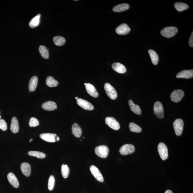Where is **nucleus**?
Masks as SVG:
<instances>
[{
	"instance_id": "nucleus-18",
	"label": "nucleus",
	"mask_w": 193,
	"mask_h": 193,
	"mask_svg": "<svg viewBox=\"0 0 193 193\" xmlns=\"http://www.w3.org/2000/svg\"><path fill=\"white\" fill-rule=\"evenodd\" d=\"M112 67L114 71L122 74L125 73L127 71L125 66L119 63H114L112 64Z\"/></svg>"
},
{
	"instance_id": "nucleus-34",
	"label": "nucleus",
	"mask_w": 193,
	"mask_h": 193,
	"mask_svg": "<svg viewBox=\"0 0 193 193\" xmlns=\"http://www.w3.org/2000/svg\"><path fill=\"white\" fill-rule=\"evenodd\" d=\"M55 180L54 176L51 175L49 177L48 182V189L50 191L52 190L55 185Z\"/></svg>"
},
{
	"instance_id": "nucleus-22",
	"label": "nucleus",
	"mask_w": 193,
	"mask_h": 193,
	"mask_svg": "<svg viewBox=\"0 0 193 193\" xmlns=\"http://www.w3.org/2000/svg\"><path fill=\"white\" fill-rule=\"evenodd\" d=\"M128 103L130 110H131L132 112H133L134 113L138 114V115H141V110L140 107L138 105L135 104L131 100H130L129 101Z\"/></svg>"
},
{
	"instance_id": "nucleus-21",
	"label": "nucleus",
	"mask_w": 193,
	"mask_h": 193,
	"mask_svg": "<svg viewBox=\"0 0 193 193\" xmlns=\"http://www.w3.org/2000/svg\"><path fill=\"white\" fill-rule=\"evenodd\" d=\"M38 83V78L37 76H33L30 79L28 86L30 92H33L35 91Z\"/></svg>"
},
{
	"instance_id": "nucleus-14",
	"label": "nucleus",
	"mask_w": 193,
	"mask_h": 193,
	"mask_svg": "<svg viewBox=\"0 0 193 193\" xmlns=\"http://www.w3.org/2000/svg\"><path fill=\"white\" fill-rule=\"evenodd\" d=\"M193 77V70H185L180 71L176 75L177 78L189 79Z\"/></svg>"
},
{
	"instance_id": "nucleus-30",
	"label": "nucleus",
	"mask_w": 193,
	"mask_h": 193,
	"mask_svg": "<svg viewBox=\"0 0 193 193\" xmlns=\"http://www.w3.org/2000/svg\"><path fill=\"white\" fill-rule=\"evenodd\" d=\"M54 43L57 46H63L66 43L65 39L64 37L57 36L53 38Z\"/></svg>"
},
{
	"instance_id": "nucleus-10",
	"label": "nucleus",
	"mask_w": 193,
	"mask_h": 193,
	"mask_svg": "<svg viewBox=\"0 0 193 193\" xmlns=\"http://www.w3.org/2000/svg\"><path fill=\"white\" fill-rule=\"evenodd\" d=\"M90 170L91 173L96 179L100 182H103L104 178L102 175L98 168L94 165L91 166Z\"/></svg>"
},
{
	"instance_id": "nucleus-11",
	"label": "nucleus",
	"mask_w": 193,
	"mask_h": 193,
	"mask_svg": "<svg viewBox=\"0 0 193 193\" xmlns=\"http://www.w3.org/2000/svg\"><path fill=\"white\" fill-rule=\"evenodd\" d=\"M130 29L128 25L123 23L120 25L116 29V32L117 33L121 35H126L130 33Z\"/></svg>"
},
{
	"instance_id": "nucleus-38",
	"label": "nucleus",
	"mask_w": 193,
	"mask_h": 193,
	"mask_svg": "<svg viewBox=\"0 0 193 193\" xmlns=\"http://www.w3.org/2000/svg\"><path fill=\"white\" fill-rule=\"evenodd\" d=\"M164 193H173L172 191L170 190H167Z\"/></svg>"
},
{
	"instance_id": "nucleus-40",
	"label": "nucleus",
	"mask_w": 193,
	"mask_h": 193,
	"mask_svg": "<svg viewBox=\"0 0 193 193\" xmlns=\"http://www.w3.org/2000/svg\"><path fill=\"white\" fill-rule=\"evenodd\" d=\"M78 99V98L77 97V96H76V98H75V99H76L77 100Z\"/></svg>"
},
{
	"instance_id": "nucleus-36",
	"label": "nucleus",
	"mask_w": 193,
	"mask_h": 193,
	"mask_svg": "<svg viewBox=\"0 0 193 193\" xmlns=\"http://www.w3.org/2000/svg\"><path fill=\"white\" fill-rule=\"evenodd\" d=\"M8 128L7 124L4 120L3 119H0V129L3 131H5Z\"/></svg>"
},
{
	"instance_id": "nucleus-5",
	"label": "nucleus",
	"mask_w": 193,
	"mask_h": 193,
	"mask_svg": "<svg viewBox=\"0 0 193 193\" xmlns=\"http://www.w3.org/2000/svg\"><path fill=\"white\" fill-rule=\"evenodd\" d=\"M153 110L155 115L159 119H162L164 117V107L160 102H155L154 105Z\"/></svg>"
},
{
	"instance_id": "nucleus-12",
	"label": "nucleus",
	"mask_w": 193,
	"mask_h": 193,
	"mask_svg": "<svg viewBox=\"0 0 193 193\" xmlns=\"http://www.w3.org/2000/svg\"><path fill=\"white\" fill-rule=\"evenodd\" d=\"M77 102L80 106L85 110H90L94 109V107L92 104L86 100L82 99V98H78L77 100Z\"/></svg>"
},
{
	"instance_id": "nucleus-41",
	"label": "nucleus",
	"mask_w": 193,
	"mask_h": 193,
	"mask_svg": "<svg viewBox=\"0 0 193 193\" xmlns=\"http://www.w3.org/2000/svg\"><path fill=\"white\" fill-rule=\"evenodd\" d=\"M32 140H33V139H30L29 142H31V141H32Z\"/></svg>"
},
{
	"instance_id": "nucleus-9",
	"label": "nucleus",
	"mask_w": 193,
	"mask_h": 193,
	"mask_svg": "<svg viewBox=\"0 0 193 193\" xmlns=\"http://www.w3.org/2000/svg\"><path fill=\"white\" fill-rule=\"evenodd\" d=\"M135 151V147L131 144H125L120 148L119 151L121 154L126 155L133 153Z\"/></svg>"
},
{
	"instance_id": "nucleus-1",
	"label": "nucleus",
	"mask_w": 193,
	"mask_h": 193,
	"mask_svg": "<svg viewBox=\"0 0 193 193\" xmlns=\"http://www.w3.org/2000/svg\"><path fill=\"white\" fill-rule=\"evenodd\" d=\"M178 29L175 27H168L164 28L161 31V34L164 37L170 38L174 36L178 32Z\"/></svg>"
},
{
	"instance_id": "nucleus-29",
	"label": "nucleus",
	"mask_w": 193,
	"mask_h": 193,
	"mask_svg": "<svg viewBox=\"0 0 193 193\" xmlns=\"http://www.w3.org/2000/svg\"><path fill=\"white\" fill-rule=\"evenodd\" d=\"M174 7L176 10L178 12H182V11L187 10L189 8V6L186 4L182 2H177L174 4Z\"/></svg>"
},
{
	"instance_id": "nucleus-35",
	"label": "nucleus",
	"mask_w": 193,
	"mask_h": 193,
	"mask_svg": "<svg viewBox=\"0 0 193 193\" xmlns=\"http://www.w3.org/2000/svg\"><path fill=\"white\" fill-rule=\"evenodd\" d=\"M39 122L37 119L35 117L30 118L29 122V126L31 127H35L38 126Z\"/></svg>"
},
{
	"instance_id": "nucleus-3",
	"label": "nucleus",
	"mask_w": 193,
	"mask_h": 193,
	"mask_svg": "<svg viewBox=\"0 0 193 193\" xmlns=\"http://www.w3.org/2000/svg\"><path fill=\"white\" fill-rule=\"evenodd\" d=\"M109 148L105 145H101L96 147L95 149V152L98 156L102 158H105L108 156Z\"/></svg>"
},
{
	"instance_id": "nucleus-24",
	"label": "nucleus",
	"mask_w": 193,
	"mask_h": 193,
	"mask_svg": "<svg viewBox=\"0 0 193 193\" xmlns=\"http://www.w3.org/2000/svg\"><path fill=\"white\" fill-rule=\"evenodd\" d=\"M148 52L149 54L150 58H151L152 63L154 65H157L158 64L159 61V57L158 54L156 52L152 49L148 50Z\"/></svg>"
},
{
	"instance_id": "nucleus-7",
	"label": "nucleus",
	"mask_w": 193,
	"mask_h": 193,
	"mask_svg": "<svg viewBox=\"0 0 193 193\" xmlns=\"http://www.w3.org/2000/svg\"><path fill=\"white\" fill-rule=\"evenodd\" d=\"M184 96V92L181 89H178L173 91L170 95L171 99L172 101L175 102H178L183 98Z\"/></svg>"
},
{
	"instance_id": "nucleus-8",
	"label": "nucleus",
	"mask_w": 193,
	"mask_h": 193,
	"mask_svg": "<svg viewBox=\"0 0 193 193\" xmlns=\"http://www.w3.org/2000/svg\"><path fill=\"white\" fill-rule=\"evenodd\" d=\"M105 124L108 125L110 128L115 130H118L120 127L119 123L115 118L108 117L105 118Z\"/></svg>"
},
{
	"instance_id": "nucleus-43",
	"label": "nucleus",
	"mask_w": 193,
	"mask_h": 193,
	"mask_svg": "<svg viewBox=\"0 0 193 193\" xmlns=\"http://www.w3.org/2000/svg\"><path fill=\"white\" fill-rule=\"evenodd\" d=\"M1 115H0V119H1Z\"/></svg>"
},
{
	"instance_id": "nucleus-39",
	"label": "nucleus",
	"mask_w": 193,
	"mask_h": 193,
	"mask_svg": "<svg viewBox=\"0 0 193 193\" xmlns=\"http://www.w3.org/2000/svg\"><path fill=\"white\" fill-rule=\"evenodd\" d=\"M56 141H59V140H60V137H58V136H57V137H56Z\"/></svg>"
},
{
	"instance_id": "nucleus-6",
	"label": "nucleus",
	"mask_w": 193,
	"mask_h": 193,
	"mask_svg": "<svg viewBox=\"0 0 193 193\" xmlns=\"http://www.w3.org/2000/svg\"><path fill=\"white\" fill-rule=\"evenodd\" d=\"M158 150L159 155L163 160H167L169 156L167 146L164 143H160L158 145Z\"/></svg>"
},
{
	"instance_id": "nucleus-28",
	"label": "nucleus",
	"mask_w": 193,
	"mask_h": 193,
	"mask_svg": "<svg viewBox=\"0 0 193 193\" xmlns=\"http://www.w3.org/2000/svg\"><path fill=\"white\" fill-rule=\"evenodd\" d=\"M46 85L50 87H56L59 84L58 82L51 76L48 77L46 78Z\"/></svg>"
},
{
	"instance_id": "nucleus-16",
	"label": "nucleus",
	"mask_w": 193,
	"mask_h": 193,
	"mask_svg": "<svg viewBox=\"0 0 193 193\" xmlns=\"http://www.w3.org/2000/svg\"><path fill=\"white\" fill-rule=\"evenodd\" d=\"M85 86L87 92L90 95L94 98L98 97L99 94H98V93L94 85L90 83H87V85Z\"/></svg>"
},
{
	"instance_id": "nucleus-20",
	"label": "nucleus",
	"mask_w": 193,
	"mask_h": 193,
	"mask_svg": "<svg viewBox=\"0 0 193 193\" xmlns=\"http://www.w3.org/2000/svg\"><path fill=\"white\" fill-rule=\"evenodd\" d=\"M10 129L11 131L13 133H17L19 131L18 122L16 117H14L12 118Z\"/></svg>"
},
{
	"instance_id": "nucleus-15",
	"label": "nucleus",
	"mask_w": 193,
	"mask_h": 193,
	"mask_svg": "<svg viewBox=\"0 0 193 193\" xmlns=\"http://www.w3.org/2000/svg\"><path fill=\"white\" fill-rule=\"evenodd\" d=\"M7 178L9 182L15 188H17L19 187V182L18 181L17 177L14 173L12 172L9 173L7 175Z\"/></svg>"
},
{
	"instance_id": "nucleus-27",
	"label": "nucleus",
	"mask_w": 193,
	"mask_h": 193,
	"mask_svg": "<svg viewBox=\"0 0 193 193\" xmlns=\"http://www.w3.org/2000/svg\"><path fill=\"white\" fill-rule=\"evenodd\" d=\"M39 53L43 58L48 59L49 57V53L48 50L45 46L41 45L39 48Z\"/></svg>"
},
{
	"instance_id": "nucleus-33",
	"label": "nucleus",
	"mask_w": 193,
	"mask_h": 193,
	"mask_svg": "<svg viewBox=\"0 0 193 193\" xmlns=\"http://www.w3.org/2000/svg\"><path fill=\"white\" fill-rule=\"evenodd\" d=\"M129 127L130 131L132 132L139 133V132L142 131V128H141V127L133 122H130V123Z\"/></svg>"
},
{
	"instance_id": "nucleus-2",
	"label": "nucleus",
	"mask_w": 193,
	"mask_h": 193,
	"mask_svg": "<svg viewBox=\"0 0 193 193\" xmlns=\"http://www.w3.org/2000/svg\"><path fill=\"white\" fill-rule=\"evenodd\" d=\"M104 88L107 96L111 99L114 100L117 98V94L116 89L110 83H105Z\"/></svg>"
},
{
	"instance_id": "nucleus-37",
	"label": "nucleus",
	"mask_w": 193,
	"mask_h": 193,
	"mask_svg": "<svg viewBox=\"0 0 193 193\" xmlns=\"http://www.w3.org/2000/svg\"><path fill=\"white\" fill-rule=\"evenodd\" d=\"M189 46L191 47H193V32L191 33V36L189 38Z\"/></svg>"
},
{
	"instance_id": "nucleus-26",
	"label": "nucleus",
	"mask_w": 193,
	"mask_h": 193,
	"mask_svg": "<svg viewBox=\"0 0 193 193\" xmlns=\"http://www.w3.org/2000/svg\"><path fill=\"white\" fill-rule=\"evenodd\" d=\"M41 14H38L33 18L29 23V26L30 28H35L38 26L40 23Z\"/></svg>"
},
{
	"instance_id": "nucleus-19",
	"label": "nucleus",
	"mask_w": 193,
	"mask_h": 193,
	"mask_svg": "<svg viewBox=\"0 0 193 193\" xmlns=\"http://www.w3.org/2000/svg\"><path fill=\"white\" fill-rule=\"evenodd\" d=\"M42 108L44 110L48 111H52L57 109V105L55 102L49 101L43 104Z\"/></svg>"
},
{
	"instance_id": "nucleus-25",
	"label": "nucleus",
	"mask_w": 193,
	"mask_h": 193,
	"mask_svg": "<svg viewBox=\"0 0 193 193\" xmlns=\"http://www.w3.org/2000/svg\"><path fill=\"white\" fill-rule=\"evenodd\" d=\"M73 135L75 137L79 138L81 136L82 134V130L81 128L77 123H74L72 125V128Z\"/></svg>"
},
{
	"instance_id": "nucleus-13",
	"label": "nucleus",
	"mask_w": 193,
	"mask_h": 193,
	"mask_svg": "<svg viewBox=\"0 0 193 193\" xmlns=\"http://www.w3.org/2000/svg\"><path fill=\"white\" fill-rule=\"evenodd\" d=\"M43 140L49 142H55L56 141V134L51 133L41 134L39 136Z\"/></svg>"
},
{
	"instance_id": "nucleus-23",
	"label": "nucleus",
	"mask_w": 193,
	"mask_h": 193,
	"mask_svg": "<svg viewBox=\"0 0 193 193\" xmlns=\"http://www.w3.org/2000/svg\"><path fill=\"white\" fill-rule=\"evenodd\" d=\"M130 7V5L128 4H121L114 7L113 10L114 12H121L127 10Z\"/></svg>"
},
{
	"instance_id": "nucleus-17",
	"label": "nucleus",
	"mask_w": 193,
	"mask_h": 193,
	"mask_svg": "<svg viewBox=\"0 0 193 193\" xmlns=\"http://www.w3.org/2000/svg\"><path fill=\"white\" fill-rule=\"evenodd\" d=\"M21 170L23 175L26 177L30 176L31 173V167L29 164L27 162H23L21 166Z\"/></svg>"
},
{
	"instance_id": "nucleus-42",
	"label": "nucleus",
	"mask_w": 193,
	"mask_h": 193,
	"mask_svg": "<svg viewBox=\"0 0 193 193\" xmlns=\"http://www.w3.org/2000/svg\"><path fill=\"white\" fill-rule=\"evenodd\" d=\"M84 85H85V86L86 85L87 83H85V84H84Z\"/></svg>"
},
{
	"instance_id": "nucleus-32",
	"label": "nucleus",
	"mask_w": 193,
	"mask_h": 193,
	"mask_svg": "<svg viewBox=\"0 0 193 193\" xmlns=\"http://www.w3.org/2000/svg\"><path fill=\"white\" fill-rule=\"evenodd\" d=\"M70 172L69 168L67 164H62L61 166V173L64 178H67L69 176Z\"/></svg>"
},
{
	"instance_id": "nucleus-31",
	"label": "nucleus",
	"mask_w": 193,
	"mask_h": 193,
	"mask_svg": "<svg viewBox=\"0 0 193 193\" xmlns=\"http://www.w3.org/2000/svg\"><path fill=\"white\" fill-rule=\"evenodd\" d=\"M28 154L30 156L37 157L39 158H44L46 156L45 154L44 153L37 151H29Z\"/></svg>"
},
{
	"instance_id": "nucleus-4",
	"label": "nucleus",
	"mask_w": 193,
	"mask_h": 193,
	"mask_svg": "<svg viewBox=\"0 0 193 193\" xmlns=\"http://www.w3.org/2000/svg\"><path fill=\"white\" fill-rule=\"evenodd\" d=\"M175 133L178 136L181 135L183 132L184 123L182 119H177L173 123Z\"/></svg>"
}]
</instances>
